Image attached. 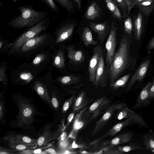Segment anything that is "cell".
Masks as SVG:
<instances>
[{
    "label": "cell",
    "instance_id": "5b68a950",
    "mask_svg": "<svg viewBox=\"0 0 154 154\" xmlns=\"http://www.w3.org/2000/svg\"><path fill=\"white\" fill-rule=\"evenodd\" d=\"M118 28L115 22L111 23L109 36L105 44L106 51V62L108 68L111 66L115 53Z\"/></svg>",
    "mask_w": 154,
    "mask_h": 154
},
{
    "label": "cell",
    "instance_id": "ac0fdd59",
    "mask_svg": "<svg viewBox=\"0 0 154 154\" xmlns=\"http://www.w3.org/2000/svg\"><path fill=\"white\" fill-rule=\"evenodd\" d=\"M68 57L71 61L76 63H81L85 59L83 52L79 50H75L72 46L67 48Z\"/></svg>",
    "mask_w": 154,
    "mask_h": 154
},
{
    "label": "cell",
    "instance_id": "681fc988",
    "mask_svg": "<svg viewBox=\"0 0 154 154\" xmlns=\"http://www.w3.org/2000/svg\"><path fill=\"white\" fill-rule=\"evenodd\" d=\"M46 152L50 153H56V152L54 149H48L46 150Z\"/></svg>",
    "mask_w": 154,
    "mask_h": 154
},
{
    "label": "cell",
    "instance_id": "f546056e",
    "mask_svg": "<svg viewBox=\"0 0 154 154\" xmlns=\"http://www.w3.org/2000/svg\"><path fill=\"white\" fill-rule=\"evenodd\" d=\"M62 7L69 12L73 9V4L70 0H56Z\"/></svg>",
    "mask_w": 154,
    "mask_h": 154
},
{
    "label": "cell",
    "instance_id": "7a4b0ae2",
    "mask_svg": "<svg viewBox=\"0 0 154 154\" xmlns=\"http://www.w3.org/2000/svg\"><path fill=\"white\" fill-rule=\"evenodd\" d=\"M18 8L20 14L15 16L7 24L10 26L16 29L32 26L46 18L48 14L47 12L36 10L28 5L21 6Z\"/></svg>",
    "mask_w": 154,
    "mask_h": 154
},
{
    "label": "cell",
    "instance_id": "83f0119b",
    "mask_svg": "<svg viewBox=\"0 0 154 154\" xmlns=\"http://www.w3.org/2000/svg\"><path fill=\"white\" fill-rule=\"evenodd\" d=\"M115 3L120 8L122 14L123 18L128 17V12L127 6L125 0H113Z\"/></svg>",
    "mask_w": 154,
    "mask_h": 154
},
{
    "label": "cell",
    "instance_id": "d590c367",
    "mask_svg": "<svg viewBox=\"0 0 154 154\" xmlns=\"http://www.w3.org/2000/svg\"><path fill=\"white\" fill-rule=\"evenodd\" d=\"M5 72V68L4 66H1L0 68V82H5L7 80Z\"/></svg>",
    "mask_w": 154,
    "mask_h": 154
},
{
    "label": "cell",
    "instance_id": "603a6c76",
    "mask_svg": "<svg viewBox=\"0 0 154 154\" xmlns=\"http://www.w3.org/2000/svg\"><path fill=\"white\" fill-rule=\"evenodd\" d=\"M35 144V143H8L9 148L19 151L32 149L34 148Z\"/></svg>",
    "mask_w": 154,
    "mask_h": 154
},
{
    "label": "cell",
    "instance_id": "f6af8a7d",
    "mask_svg": "<svg viewBox=\"0 0 154 154\" xmlns=\"http://www.w3.org/2000/svg\"><path fill=\"white\" fill-rule=\"evenodd\" d=\"M83 122L82 121H80L76 124V128L77 129H80L83 126Z\"/></svg>",
    "mask_w": 154,
    "mask_h": 154
},
{
    "label": "cell",
    "instance_id": "7c38bea8",
    "mask_svg": "<svg viewBox=\"0 0 154 154\" xmlns=\"http://www.w3.org/2000/svg\"><path fill=\"white\" fill-rule=\"evenodd\" d=\"M50 127L48 126L45 129L37 139L36 143L37 146L40 147L47 144L48 142L57 139L60 134V130L57 129L54 131L49 130Z\"/></svg>",
    "mask_w": 154,
    "mask_h": 154
},
{
    "label": "cell",
    "instance_id": "b9f144b4",
    "mask_svg": "<svg viewBox=\"0 0 154 154\" xmlns=\"http://www.w3.org/2000/svg\"><path fill=\"white\" fill-rule=\"evenodd\" d=\"M69 106V101H66L64 103L63 108V112H65L67 110Z\"/></svg>",
    "mask_w": 154,
    "mask_h": 154
},
{
    "label": "cell",
    "instance_id": "8992f818",
    "mask_svg": "<svg viewBox=\"0 0 154 154\" xmlns=\"http://www.w3.org/2000/svg\"><path fill=\"white\" fill-rule=\"evenodd\" d=\"M93 54L91 58L88 68L89 79L91 82H95L96 72L100 58L104 54V50L101 45H98L93 49Z\"/></svg>",
    "mask_w": 154,
    "mask_h": 154
},
{
    "label": "cell",
    "instance_id": "7bdbcfd3",
    "mask_svg": "<svg viewBox=\"0 0 154 154\" xmlns=\"http://www.w3.org/2000/svg\"><path fill=\"white\" fill-rule=\"evenodd\" d=\"M98 105L99 104L97 102L94 103L91 105L90 108V109L91 111L94 110L97 108Z\"/></svg>",
    "mask_w": 154,
    "mask_h": 154
},
{
    "label": "cell",
    "instance_id": "4316f807",
    "mask_svg": "<svg viewBox=\"0 0 154 154\" xmlns=\"http://www.w3.org/2000/svg\"><path fill=\"white\" fill-rule=\"evenodd\" d=\"M130 75V74H128L122 77L113 83H111V86L114 88H116L125 85L128 81Z\"/></svg>",
    "mask_w": 154,
    "mask_h": 154
},
{
    "label": "cell",
    "instance_id": "ee69618b",
    "mask_svg": "<svg viewBox=\"0 0 154 154\" xmlns=\"http://www.w3.org/2000/svg\"><path fill=\"white\" fill-rule=\"evenodd\" d=\"M82 101V98L81 97H79L77 99L75 103V106H79L81 104Z\"/></svg>",
    "mask_w": 154,
    "mask_h": 154
},
{
    "label": "cell",
    "instance_id": "60d3db41",
    "mask_svg": "<svg viewBox=\"0 0 154 154\" xmlns=\"http://www.w3.org/2000/svg\"><path fill=\"white\" fill-rule=\"evenodd\" d=\"M154 49V36L150 41L148 46V50L149 51Z\"/></svg>",
    "mask_w": 154,
    "mask_h": 154
},
{
    "label": "cell",
    "instance_id": "836d02e7",
    "mask_svg": "<svg viewBox=\"0 0 154 154\" xmlns=\"http://www.w3.org/2000/svg\"><path fill=\"white\" fill-rule=\"evenodd\" d=\"M20 77L21 79L27 83L30 82L33 79L32 74L29 72H23L20 74Z\"/></svg>",
    "mask_w": 154,
    "mask_h": 154
},
{
    "label": "cell",
    "instance_id": "8d00e7d4",
    "mask_svg": "<svg viewBox=\"0 0 154 154\" xmlns=\"http://www.w3.org/2000/svg\"><path fill=\"white\" fill-rule=\"evenodd\" d=\"M45 56L44 54H41L37 55L33 61L34 64L37 65L39 64L45 58Z\"/></svg>",
    "mask_w": 154,
    "mask_h": 154
},
{
    "label": "cell",
    "instance_id": "f35d334b",
    "mask_svg": "<svg viewBox=\"0 0 154 154\" xmlns=\"http://www.w3.org/2000/svg\"><path fill=\"white\" fill-rule=\"evenodd\" d=\"M152 85L149 91V95L151 99H154V79L152 82Z\"/></svg>",
    "mask_w": 154,
    "mask_h": 154
},
{
    "label": "cell",
    "instance_id": "3957f363",
    "mask_svg": "<svg viewBox=\"0 0 154 154\" xmlns=\"http://www.w3.org/2000/svg\"><path fill=\"white\" fill-rule=\"evenodd\" d=\"M50 22L49 18H45L31 26L19 36L14 43L13 49L17 50L28 40L46 30Z\"/></svg>",
    "mask_w": 154,
    "mask_h": 154
},
{
    "label": "cell",
    "instance_id": "52a82bcc",
    "mask_svg": "<svg viewBox=\"0 0 154 154\" xmlns=\"http://www.w3.org/2000/svg\"><path fill=\"white\" fill-rule=\"evenodd\" d=\"M103 54L101 56L97 67L94 84L96 85L104 87L109 77V69L106 68L105 65Z\"/></svg>",
    "mask_w": 154,
    "mask_h": 154
},
{
    "label": "cell",
    "instance_id": "816d5d0a",
    "mask_svg": "<svg viewBox=\"0 0 154 154\" xmlns=\"http://www.w3.org/2000/svg\"><path fill=\"white\" fill-rule=\"evenodd\" d=\"M72 146L74 148H77V145L75 144L74 143H73L72 145Z\"/></svg>",
    "mask_w": 154,
    "mask_h": 154
},
{
    "label": "cell",
    "instance_id": "cb8c5ba5",
    "mask_svg": "<svg viewBox=\"0 0 154 154\" xmlns=\"http://www.w3.org/2000/svg\"><path fill=\"white\" fill-rule=\"evenodd\" d=\"M80 78L74 75H69L59 77L58 81L64 85H68L78 83L80 81Z\"/></svg>",
    "mask_w": 154,
    "mask_h": 154
},
{
    "label": "cell",
    "instance_id": "7dc6e473",
    "mask_svg": "<svg viewBox=\"0 0 154 154\" xmlns=\"http://www.w3.org/2000/svg\"><path fill=\"white\" fill-rule=\"evenodd\" d=\"M67 135V133L65 132H63L61 135L60 138L61 140H64L66 137Z\"/></svg>",
    "mask_w": 154,
    "mask_h": 154
},
{
    "label": "cell",
    "instance_id": "f907efd6",
    "mask_svg": "<svg viewBox=\"0 0 154 154\" xmlns=\"http://www.w3.org/2000/svg\"><path fill=\"white\" fill-rule=\"evenodd\" d=\"M78 5V7L81 9V3L80 0H74Z\"/></svg>",
    "mask_w": 154,
    "mask_h": 154
},
{
    "label": "cell",
    "instance_id": "e575fe53",
    "mask_svg": "<svg viewBox=\"0 0 154 154\" xmlns=\"http://www.w3.org/2000/svg\"><path fill=\"white\" fill-rule=\"evenodd\" d=\"M19 151L10 148H7L1 146L0 148V154H14L17 153Z\"/></svg>",
    "mask_w": 154,
    "mask_h": 154
},
{
    "label": "cell",
    "instance_id": "ab89813d",
    "mask_svg": "<svg viewBox=\"0 0 154 154\" xmlns=\"http://www.w3.org/2000/svg\"><path fill=\"white\" fill-rule=\"evenodd\" d=\"M4 114V107L3 103L0 101V119L1 120Z\"/></svg>",
    "mask_w": 154,
    "mask_h": 154
},
{
    "label": "cell",
    "instance_id": "4dcf8cb0",
    "mask_svg": "<svg viewBox=\"0 0 154 154\" xmlns=\"http://www.w3.org/2000/svg\"><path fill=\"white\" fill-rule=\"evenodd\" d=\"M125 32L128 35L131 34L133 29L132 19L130 17H127L124 21Z\"/></svg>",
    "mask_w": 154,
    "mask_h": 154
},
{
    "label": "cell",
    "instance_id": "ba28073f",
    "mask_svg": "<svg viewBox=\"0 0 154 154\" xmlns=\"http://www.w3.org/2000/svg\"><path fill=\"white\" fill-rule=\"evenodd\" d=\"M74 27L73 23L63 24L58 26L55 31L56 42L61 43L69 39L71 36Z\"/></svg>",
    "mask_w": 154,
    "mask_h": 154
},
{
    "label": "cell",
    "instance_id": "d4e9b609",
    "mask_svg": "<svg viewBox=\"0 0 154 154\" xmlns=\"http://www.w3.org/2000/svg\"><path fill=\"white\" fill-rule=\"evenodd\" d=\"M54 65L57 68L63 69L65 66V59L63 51L60 50L54 57Z\"/></svg>",
    "mask_w": 154,
    "mask_h": 154
},
{
    "label": "cell",
    "instance_id": "d6a6232c",
    "mask_svg": "<svg viewBox=\"0 0 154 154\" xmlns=\"http://www.w3.org/2000/svg\"><path fill=\"white\" fill-rule=\"evenodd\" d=\"M143 0H125L128 9V15L130 14V11L135 5L140 2Z\"/></svg>",
    "mask_w": 154,
    "mask_h": 154
},
{
    "label": "cell",
    "instance_id": "ffe728a7",
    "mask_svg": "<svg viewBox=\"0 0 154 154\" xmlns=\"http://www.w3.org/2000/svg\"><path fill=\"white\" fill-rule=\"evenodd\" d=\"M82 38L85 46L95 45L98 44V42L94 39L92 32L88 26L85 27L83 29Z\"/></svg>",
    "mask_w": 154,
    "mask_h": 154
},
{
    "label": "cell",
    "instance_id": "6da1fadb",
    "mask_svg": "<svg viewBox=\"0 0 154 154\" xmlns=\"http://www.w3.org/2000/svg\"><path fill=\"white\" fill-rule=\"evenodd\" d=\"M130 40L123 34L117 51L115 53L111 64L109 67V79L112 83L118 79L129 65L131 59Z\"/></svg>",
    "mask_w": 154,
    "mask_h": 154
},
{
    "label": "cell",
    "instance_id": "f1b7e54d",
    "mask_svg": "<svg viewBox=\"0 0 154 154\" xmlns=\"http://www.w3.org/2000/svg\"><path fill=\"white\" fill-rule=\"evenodd\" d=\"M51 146V144H45L38 147V148L34 149H28L21 151L20 153L22 154H40L42 153L44 149H45Z\"/></svg>",
    "mask_w": 154,
    "mask_h": 154
},
{
    "label": "cell",
    "instance_id": "484cf974",
    "mask_svg": "<svg viewBox=\"0 0 154 154\" xmlns=\"http://www.w3.org/2000/svg\"><path fill=\"white\" fill-rule=\"evenodd\" d=\"M143 144L147 149L154 151V134H147L143 137Z\"/></svg>",
    "mask_w": 154,
    "mask_h": 154
},
{
    "label": "cell",
    "instance_id": "277c9868",
    "mask_svg": "<svg viewBox=\"0 0 154 154\" xmlns=\"http://www.w3.org/2000/svg\"><path fill=\"white\" fill-rule=\"evenodd\" d=\"M17 102L19 109L17 118V125L26 127L33 122L35 110L33 106L26 100L19 98Z\"/></svg>",
    "mask_w": 154,
    "mask_h": 154
},
{
    "label": "cell",
    "instance_id": "f5cc1de1",
    "mask_svg": "<svg viewBox=\"0 0 154 154\" xmlns=\"http://www.w3.org/2000/svg\"><path fill=\"white\" fill-rule=\"evenodd\" d=\"M3 42H2V41H0V48H1L2 46L3 45Z\"/></svg>",
    "mask_w": 154,
    "mask_h": 154
},
{
    "label": "cell",
    "instance_id": "c3c4849f",
    "mask_svg": "<svg viewBox=\"0 0 154 154\" xmlns=\"http://www.w3.org/2000/svg\"><path fill=\"white\" fill-rule=\"evenodd\" d=\"M74 115V114L73 113H71L69 116L68 118V121L69 123L71 122L72 121Z\"/></svg>",
    "mask_w": 154,
    "mask_h": 154
},
{
    "label": "cell",
    "instance_id": "5bb4252c",
    "mask_svg": "<svg viewBox=\"0 0 154 154\" xmlns=\"http://www.w3.org/2000/svg\"><path fill=\"white\" fill-rule=\"evenodd\" d=\"M46 34L36 36L27 41L22 47L23 52H27L37 47L44 42L48 37Z\"/></svg>",
    "mask_w": 154,
    "mask_h": 154
},
{
    "label": "cell",
    "instance_id": "8fae6325",
    "mask_svg": "<svg viewBox=\"0 0 154 154\" xmlns=\"http://www.w3.org/2000/svg\"><path fill=\"white\" fill-rule=\"evenodd\" d=\"M89 26L97 34L98 40L102 45L108 34L110 26L107 22L101 23L90 22Z\"/></svg>",
    "mask_w": 154,
    "mask_h": 154
},
{
    "label": "cell",
    "instance_id": "44dd1931",
    "mask_svg": "<svg viewBox=\"0 0 154 154\" xmlns=\"http://www.w3.org/2000/svg\"><path fill=\"white\" fill-rule=\"evenodd\" d=\"M106 5L109 11L115 18L121 20L122 18L118 7L113 0H105Z\"/></svg>",
    "mask_w": 154,
    "mask_h": 154
},
{
    "label": "cell",
    "instance_id": "7402d4cb",
    "mask_svg": "<svg viewBox=\"0 0 154 154\" xmlns=\"http://www.w3.org/2000/svg\"><path fill=\"white\" fill-rule=\"evenodd\" d=\"M142 15L139 13L134 22V36L137 40H140L142 32Z\"/></svg>",
    "mask_w": 154,
    "mask_h": 154
},
{
    "label": "cell",
    "instance_id": "9a60e30c",
    "mask_svg": "<svg viewBox=\"0 0 154 154\" xmlns=\"http://www.w3.org/2000/svg\"><path fill=\"white\" fill-rule=\"evenodd\" d=\"M101 9L95 2H93L88 8L85 15V17L90 20H94L100 18Z\"/></svg>",
    "mask_w": 154,
    "mask_h": 154
},
{
    "label": "cell",
    "instance_id": "1f68e13d",
    "mask_svg": "<svg viewBox=\"0 0 154 154\" xmlns=\"http://www.w3.org/2000/svg\"><path fill=\"white\" fill-rule=\"evenodd\" d=\"M52 11L59 13V9L54 0H41Z\"/></svg>",
    "mask_w": 154,
    "mask_h": 154
},
{
    "label": "cell",
    "instance_id": "bcb514c9",
    "mask_svg": "<svg viewBox=\"0 0 154 154\" xmlns=\"http://www.w3.org/2000/svg\"><path fill=\"white\" fill-rule=\"evenodd\" d=\"M111 116L110 113L109 112H106L105 114L103 116V119L104 120H106L109 119Z\"/></svg>",
    "mask_w": 154,
    "mask_h": 154
},
{
    "label": "cell",
    "instance_id": "e0dca14e",
    "mask_svg": "<svg viewBox=\"0 0 154 154\" xmlns=\"http://www.w3.org/2000/svg\"><path fill=\"white\" fill-rule=\"evenodd\" d=\"M34 89L39 96L51 106V99L50 97L45 86L39 81L36 82L34 85Z\"/></svg>",
    "mask_w": 154,
    "mask_h": 154
},
{
    "label": "cell",
    "instance_id": "4fadbf2b",
    "mask_svg": "<svg viewBox=\"0 0 154 154\" xmlns=\"http://www.w3.org/2000/svg\"><path fill=\"white\" fill-rule=\"evenodd\" d=\"M152 85V82H149L141 90L135 104L133 107L134 109L144 106L149 103L151 99L149 92Z\"/></svg>",
    "mask_w": 154,
    "mask_h": 154
},
{
    "label": "cell",
    "instance_id": "9c48e42d",
    "mask_svg": "<svg viewBox=\"0 0 154 154\" xmlns=\"http://www.w3.org/2000/svg\"><path fill=\"white\" fill-rule=\"evenodd\" d=\"M150 62L149 59L143 61L131 77L127 87V90L131 89L137 81H141L144 77L148 70Z\"/></svg>",
    "mask_w": 154,
    "mask_h": 154
},
{
    "label": "cell",
    "instance_id": "2e32d148",
    "mask_svg": "<svg viewBox=\"0 0 154 154\" xmlns=\"http://www.w3.org/2000/svg\"><path fill=\"white\" fill-rule=\"evenodd\" d=\"M142 15L148 17L154 8V0H143L136 4Z\"/></svg>",
    "mask_w": 154,
    "mask_h": 154
},
{
    "label": "cell",
    "instance_id": "d6986e66",
    "mask_svg": "<svg viewBox=\"0 0 154 154\" xmlns=\"http://www.w3.org/2000/svg\"><path fill=\"white\" fill-rule=\"evenodd\" d=\"M122 118L132 117L134 122L141 125H145L146 124L143 119L139 115L129 109L127 107L121 112Z\"/></svg>",
    "mask_w": 154,
    "mask_h": 154
},
{
    "label": "cell",
    "instance_id": "30bf717a",
    "mask_svg": "<svg viewBox=\"0 0 154 154\" xmlns=\"http://www.w3.org/2000/svg\"><path fill=\"white\" fill-rule=\"evenodd\" d=\"M3 140L8 143L36 144L37 139L33 138L26 135L14 132H11L7 133L3 137Z\"/></svg>",
    "mask_w": 154,
    "mask_h": 154
},
{
    "label": "cell",
    "instance_id": "74e56055",
    "mask_svg": "<svg viewBox=\"0 0 154 154\" xmlns=\"http://www.w3.org/2000/svg\"><path fill=\"white\" fill-rule=\"evenodd\" d=\"M51 103L52 106L55 109H57L59 106V103L57 98L54 96H52L51 98Z\"/></svg>",
    "mask_w": 154,
    "mask_h": 154
},
{
    "label": "cell",
    "instance_id": "db71d44e",
    "mask_svg": "<svg viewBox=\"0 0 154 154\" xmlns=\"http://www.w3.org/2000/svg\"><path fill=\"white\" fill-rule=\"evenodd\" d=\"M17 0H12L13 2L14 3H15L16 1H17Z\"/></svg>",
    "mask_w": 154,
    "mask_h": 154
}]
</instances>
